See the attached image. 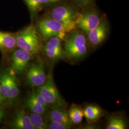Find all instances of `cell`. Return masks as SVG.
Returning <instances> with one entry per match:
<instances>
[{"instance_id": "23", "label": "cell", "mask_w": 129, "mask_h": 129, "mask_svg": "<svg viewBox=\"0 0 129 129\" xmlns=\"http://www.w3.org/2000/svg\"><path fill=\"white\" fill-rule=\"evenodd\" d=\"M77 3L81 6H85L91 3L93 0H75Z\"/></svg>"}, {"instance_id": "9", "label": "cell", "mask_w": 129, "mask_h": 129, "mask_svg": "<svg viewBox=\"0 0 129 129\" xmlns=\"http://www.w3.org/2000/svg\"><path fill=\"white\" fill-rule=\"evenodd\" d=\"M44 51L47 57L52 61L63 58L64 53L61 45V38L54 37L49 38L44 46Z\"/></svg>"}, {"instance_id": "3", "label": "cell", "mask_w": 129, "mask_h": 129, "mask_svg": "<svg viewBox=\"0 0 129 129\" xmlns=\"http://www.w3.org/2000/svg\"><path fill=\"white\" fill-rule=\"evenodd\" d=\"M66 54L69 57L78 59L86 55L88 49L85 36L81 33H72L65 42Z\"/></svg>"}, {"instance_id": "2", "label": "cell", "mask_w": 129, "mask_h": 129, "mask_svg": "<svg viewBox=\"0 0 129 129\" xmlns=\"http://www.w3.org/2000/svg\"><path fill=\"white\" fill-rule=\"evenodd\" d=\"M37 92L41 95L48 105L63 108L66 107V103L59 93L51 73L47 77L44 84L38 87Z\"/></svg>"}, {"instance_id": "18", "label": "cell", "mask_w": 129, "mask_h": 129, "mask_svg": "<svg viewBox=\"0 0 129 129\" xmlns=\"http://www.w3.org/2000/svg\"><path fill=\"white\" fill-rule=\"evenodd\" d=\"M29 116L35 129H48L47 124L44 121L41 114L32 112Z\"/></svg>"}, {"instance_id": "14", "label": "cell", "mask_w": 129, "mask_h": 129, "mask_svg": "<svg viewBox=\"0 0 129 129\" xmlns=\"http://www.w3.org/2000/svg\"><path fill=\"white\" fill-rule=\"evenodd\" d=\"M12 128L15 129H35L29 116L24 110L19 111L12 122Z\"/></svg>"}, {"instance_id": "17", "label": "cell", "mask_w": 129, "mask_h": 129, "mask_svg": "<svg viewBox=\"0 0 129 129\" xmlns=\"http://www.w3.org/2000/svg\"><path fill=\"white\" fill-rule=\"evenodd\" d=\"M127 125L124 120L119 116H111L108 120L106 129H125Z\"/></svg>"}, {"instance_id": "25", "label": "cell", "mask_w": 129, "mask_h": 129, "mask_svg": "<svg viewBox=\"0 0 129 129\" xmlns=\"http://www.w3.org/2000/svg\"><path fill=\"white\" fill-rule=\"evenodd\" d=\"M5 116V111L3 108L0 106V122L4 119Z\"/></svg>"}, {"instance_id": "24", "label": "cell", "mask_w": 129, "mask_h": 129, "mask_svg": "<svg viewBox=\"0 0 129 129\" xmlns=\"http://www.w3.org/2000/svg\"><path fill=\"white\" fill-rule=\"evenodd\" d=\"M59 1V0H40V3L41 5H46L56 3Z\"/></svg>"}, {"instance_id": "16", "label": "cell", "mask_w": 129, "mask_h": 129, "mask_svg": "<svg viewBox=\"0 0 129 129\" xmlns=\"http://www.w3.org/2000/svg\"><path fill=\"white\" fill-rule=\"evenodd\" d=\"M68 114L70 120L72 124H79L83 120V110L78 106L73 105L70 109Z\"/></svg>"}, {"instance_id": "1", "label": "cell", "mask_w": 129, "mask_h": 129, "mask_svg": "<svg viewBox=\"0 0 129 129\" xmlns=\"http://www.w3.org/2000/svg\"><path fill=\"white\" fill-rule=\"evenodd\" d=\"M16 34L17 47L36 54L41 51L42 39L36 27L30 25Z\"/></svg>"}, {"instance_id": "15", "label": "cell", "mask_w": 129, "mask_h": 129, "mask_svg": "<svg viewBox=\"0 0 129 129\" xmlns=\"http://www.w3.org/2000/svg\"><path fill=\"white\" fill-rule=\"evenodd\" d=\"M103 111L102 109L97 106L88 105L83 110L84 116L88 121H93L101 118Z\"/></svg>"}, {"instance_id": "6", "label": "cell", "mask_w": 129, "mask_h": 129, "mask_svg": "<svg viewBox=\"0 0 129 129\" xmlns=\"http://www.w3.org/2000/svg\"><path fill=\"white\" fill-rule=\"evenodd\" d=\"M37 28L44 39L59 37L61 39L64 36V27L62 23L54 19H42L37 23Z\"/></svg>"}, {"instance_id": "26", "label": "cell", "mask_w": 129, "mask_h": 129, "mask_svg": "<svg viewBox=\"0 0 129 129\" xmlns=\"http://www.w3.org/2000/svg\"><path fill=\"white\" fill-rule=\"evenodd\" d=\"M5 100H6L5 99L4 97H3V96L2 94L1 89V88H0V104L3 103Z\"/></svg>"}, {"instance_id": "11", "label": "cell", "mask_w": 129, "mask_h": 129, "mask_svg": "<svg viewBox=\"0 0 129 129\" xmlns=\"http://www.w3.org/2000/svg\"><path fill=\"white\" fill-rule=\"evenodd\" d=\"M108 30L107 23L102 21L96 27L88 33V38L92 46H97L103 42L107 37Z\"/></svg>"}, {"instance_id": "12", "label": "cell", "mask_w": 129, "mask_h": 129, "mask_svg": "<svg viewBox=\"0 0 129 129\" xmlns=\"http://www.w3.org/2000/svg\"><path fill=\"white\" fill-rule=\"evenodd\" d=\"M16 47V34L0 31V51L9 53L13 52Z\"/></svg>"}, {"instance_id": "22", "label": "cell", "mask_w": 129, "mask_h": 129, "mask_svg": "<svg viewBox=\"0 0 129 129\" xmlns=\"http://www.w3.org/2000/svg\"><path fill=\"white\" fill-rule=\"evenodd\" d=\"M48 129H69V128L64 125L49 120L47 124Z\"/></svg>"}, {"instance_id": "21", "label": "cell", "mask_w": 129, "mask_h": 129, "mask_svg": "<svg viewBox=\"0 0 129 129\" xmlns=\"http://www.w3.org/2000/svg\"><path fill=\"white\" fill-rule=\"evenodd\" d=\"M29 97L42 106H44L46 108H47L49 105L38 92H33Z\"/></svg>"}, {"instance_id": "5", "label": "cell", "mask_w": 129, "mask_h": 129, "mask_svg": "<svg viewBox=\"0 0 129 129\" xmlns=\"http://www.w3.org/2000/svg\"><path fill=\"white\" fill-rule=\"evenodd\" d=\"M52 18L59 22L64 26L66 32L73 30L77 25V17L73 10L66 6L54 8L51 13Z\"/></svg>"}, {"instance_id": "10", "label": "cell", "mask_w": 129, "mask_h": 129, "mask_svg": "<svg viewBox=\"0 0 129 129\" xmlns=\"http://www.w3.org/2000/svg\"><path fill=\"white\" fill-rule=\"evenodd\" d=\"M101 22L98 14L93 12H88L77 16L76 20L77 25L88 33L98 26Z\"/></svg>"}, {"instance_id": "7", "label": "cell", "mask_w": 129, "mask_h": 129, "mask_svg": "<svg viewBox=\"0 0 129 129\" xmlns=\"http://www.w3.org/2000/svg\"><path fill=\"white\" fill-rule=\"evenodd\" d=\"M33 55L31 52L20 48L13 52L11 57V66L15 74L22 75L24 73Z\"/></svg>"}, {"instance_id": "19", "label": "cell", "mask_w": 129, "mask_h": 129, "mask_svg": "<svg viewBox=\"0 0 129 129\" xmlns=\"http://www.w3.org/2000/svg\"><path fill=\"white\" fill-rule=\"evenodd\" d=\"M26 105L31 112L41 115L46 112L47 108L42 106L30 97L28 98L26 101Z\"/></svg>"}, {"instance_id": "4", "label": "cell", "mask_w": 129, "mask_h": 129, "mask_svg": "<svg viewBox=\"0 0 129 129\" xmlns=\"http://www.w3.org/2000/svg\"><path fill=\"white\" fill-rule=\"evenodd\" d=\"M0 88L3 97L6 100H14L18 96V85L15 75L11 71L0 72Z\"/></svg>"}, {"instance_id": "20", "label": "cell", "mask_w": 129, "mask_h": 129, "mask_svg": "<svg viewBox=\"0 0 129 129\" xmlns=\"http://www.w3.org/2000/svg\"><path fill=\"white\" fill-rule=\"evenodd\" d=\"M27 5L28 8L32 14H35L39 8L41 4L40 0H23Z\"/></svg>"}, {"instance_id": "13", "label": "cell", "mask_w": 129, "mask_h": 129, "mask_svg": "<svg viewBox=\"0 0 129 129\" xmlns=\"http://www.w3.org/2000/svg\"><path fill=\"white\" fill-rule=\"evenodd\" d=\"M49 120L64 125L70 129L72 123H71L68 112L64 108L58 107L54 106L49 113Z\"/></svg>"}, {"instance_id": "8", "label": "cell", "mask_w": 129, "mask_h": 129, "mask_svg": "<svg viewBox=\"0 0 129 129\" xmlns=\"http://www.w3.org/2000/svg\"><path fill=\"white\" fill-rule=\"evenodd\" d=\"M46 76L43 64H33L28 69L26 82L33 87H40L46 81Z\"/></svg>"}]
</instances>
